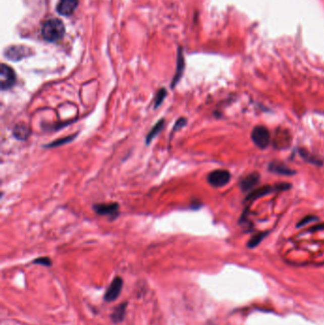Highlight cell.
<instances>
[{"label":"cell","mask_w":324,"mask_h":325,"mask_svg":"<svg viewBox=\"0 0 324 325\" xmlns=\"http://www.w3.org/2000/svg\"><path fill=\"white\" fill-rule=\"evenodd\" d=\"M65 34V26L60 19H50L43 25L42 35L49 42L60 40Z\"/></svg>","instance_id":"obj_1"},{"label":"cell","mask_w":324,"mask_h":325,"mask_svg":"<svg viewBox=\"0 0 324 325\" xmlns=\"http://www.w3.org/2000/svg\"><path fill=\"white\" fill-rule=\"evenodd\" d=\"M270 132L264 126H257L252 130L253 143L260 149H265L270 145Z\"/></svg>","instance_id":"obj_2"},{"label":"cell","mask_w":324,"mask_h":325,"mask_svg":"<svg viewBox=\"0 0 324 325\" xmlns=\"http://www.w3.org/2000/svg\"><path fill=\"white\" fill-rule=\"evenodd\" d=\"M17 75L15 71L6 64H2L0 69V87L1 90H7L15 86Z\"/></svg>","instance_id":"obj_3"},{"label":"cell","mask_w":324,"mask_h":325,"mask_svg":"<svg viewBox=\"0 0 324 325\" xmlns=\"http://www.w3.org/2000/svg\"><path fill=\"white\" fill-rule=\"evenodd\" d=\"M231 174L227 170H216L211 171L207 176L209 185L213 187H223L230 182Z\"/></svg>","instance_id":"obj_4"},{"label":"cell","mask_w":324,"mask_h":325,"mask_svg":"<svg viewBox=\"0 0 324 325\" xmlns=\"http://www.w3.org/2000/svg\"><path fill=\"white\" fill-rule=\"evenodd\" d=\"M93 210L100 216H106L114 220L119 214V204L117 203H97L93 205Z\"/></svg>","instance_id":"obj_5"},{"label":"cell","mask_w":324,"mask_h":325,"mask_svg":"<svg viewBox=\"0 0 324 325\" xmlns=\"http://www.w3.org/2000/svg\"><path fill=\"white\" fill-rule=\"evenodd\" d=\"M31 55V50L23 46H14L6 50L5 56L12 61H19L23 58L29 57Z\"/></svg>","instance_id":"obj_6"},{"label":"cell","mask_w":324,"mask_h":325,"mask_svg":"<svg viewBox=\"0 0 324 325\" xmlns=\"http://www.w3.org/2000/svg\"><path fill=\"white\" fill-rule=\"evenodd\" d=\"M123 286V280L120 277H116L113 281L112 285L107 288V291L105 292V300L109 302L114 301L119 297L122 291Z\"/></svg>","instance_id":"obj_7"},{"label":"cell","mask_w":324,"mask_h":325,"mask_svg":"<svg viewBox=\"0 0 324 325\" xmlns=\"http://www.w3.org/2000/svg\"><path fill=\"white\" fill-rule=\"evenodd\" d=\"M79 0H60L57 5V12L62 16H71L78 6Z\"/></svg>","instance_id":"obj_8"},{"label":"cell","mask_w":324,"mask_h":325,"mask_svg":"<svg viewBox=\"0 0 324 325\" xmlns=\"http://www.w3.org/2000/svg\"><path fill=\"white\" fill-rule=\"evenodd\" d=\"M274 191H279L278 188V185H276L274 187L272 186H264V187H259L255 190H253L251 193H249V195L245 198L246 202H251V201H255L257 199H259L260 197L268 195Z\"/></svg>","instance_id":"obj_9"},{"label":"cell","mask_w":324,"mask_h":325,"mask_svg":"<svg viewBox=\"0 0 324 325\" xmlns=\"http://www.w3.org/2000/svg\"><path fill=\"white\" fill-rule=\"evenodd\" d=\"M259 181V174L257 172L251 173L244 178L241 180L240 182V187L243 190V192H247L250 189H252L255 186L258 185Z\"/></svg>","instance_id":"obj_10"},{"label":"cell","mask_w":324,"mask_h":325,"mask_svg":"<svg viewBox=\"0 0 324 325\" xmlns=\"http://www.w3.org/2000/svg\"><path fill=\"white\" fill-rule=\"evenodd\" d=\"M268 171L279 175H285V176H291L296 173L294 170H291L286 165L278 162H270L268 166Z\"/></svg>","instance_id":"obj_11"},{"label":"cell","mask_w":324,"mask_h":325,"mask_svg":"<svg viewBox=\"0 0 324 325\" xmlns=\"http://www.w3.org/2000/svg\"><path fill=\"white\" fill-rule=\"evenodd\" d=\"M184 70H185L184 56H183V53L181 51H179L178 59H177V69H176V73H175V75H174L173 80L171 83V89H174V87H176V85L178 84L181 77L183 76Z\"/></svg>","instance_id":"obj_12"},{"label":"cell","mask_w":324,"mask_h":325,"mask_svg":"<svg viewBox=\"0 0 324 325\" xmlns=\"http://www.w3.org/2000/svg\"><path fill=\"white\" fill-rule=\"evenodd\" d=\"M13 133L16 138L23 141V140H27L29 138V136L31 134V130L26 124L21 123V124L16 125V127L14 128V130H13Z\"/></svg>","instance_id":"obj_13"},{"label":"cell","mask_w":324,"mask_h":325,"mask_svg":"<svg viewBox=\"0 0 324 325\" xmlns=\"http://www.w3.org/2000/svg\"><path fill=\"white\" fill-rule=\"evenodd\" d=\"M165 128V119H161L158 122L156 123L153 126V128L149 130V132L147 133L146 137V145H149L153 139L161 133V131L164 130Z\"/></svg>","instance_id":"obj_14"},{"label":"cell","mask_w":324,"mask_h":325,"mask_svg":"<svg viewBox=\"0 0 324 325\" xmlns=\"http://www.w3.org/2000/svg\"><path fill=\"white\" fill-rule=\"evenodd\" d=\"M300 154L302 157V159L304 161L309 162V164H313V165H316V166H322V161L319 158L311 154L308 150L304 149V148H300Z\"/></svg>","instance_id":"obj_15"},{"label":"cell","mask_w":324,"mask_h":325,"mask_svg":"<svg viewBox=\"0 0 324 325\" xmlns=\"http://www.w3.org/2000/svg\"><path fill=\"white\" fill-rule=\"evenodd\" d=\"M75 137H77V133L76 134H73V135H70V136H67V137H64V138L57 139L55 142H51L49 143L48 145H46V147L48 148H51V147H58L60 146H64L66 144H69L71 142H73V140L75 139Z\"/></svg>","instance_id":"obj_16"},{"label":"cell","mask_w":324,"mask_h":325,"mask_svg":"<svg viewBox=\"0 0 324 325\" xmlns=\"http://www.w3.org/2000/svg\"><path fill=\"white\" fill-rule=\"evenodd\" d=\"M167 94H168L167 93V90H166V89H164V88L161 89V90H158V92L156 93L155 98H154V109L155 110L158 109L159 106L162 105L165 98L167 97Z\"/></svg>","instance_id":"obj_17"},{"label":"cell","mask_w":324,"mask_h":325,"mask_svg":"<svg viewBox=\"0 0 324 325\" xmlns=\"http://www.w3.org/2000/svg\"><path fill=\"white\" fill-rule=\"evenodd\" d=\"M266 235H268V232H259L258 234L253 236L251 240L248 243V246L249 247H255L256 245H258L263 240V238Z\"/></svg>","instance_id":"obj_18"},{"label":"cell","mask_w":324,"mask_h":325,"mask_svg":"<svg viewBox=\"0 0 324 325\" xmlns=\"http://www.w3.org/2000/svg\"><path fill=\"white\" fill-rule=\"evenodd\" d=\"M187 123V118H185V117H181V118H179L178 120H177V121H176V123H175L174 127H173L172 133H174L175 131H178L179 130H181V129H183L184 127H186Z\"/></svg>","instance_id":"obj_19"},{"label":"cell","mask_w":324,"mask_h":325,"mask_svg":"<svg viewBox=\"0 0 324 325\" xmlns=\"http://www.w3.org/2000/svg\"><path fill=\"white\" fill-rule=\"evenodd\" d=\"M317 220L318 219L316 218V216H306L305 218H303V219L301 220L300 223H299L298 228L304 227V226H306L308 224H310L311 222H315V221H317Z\"/></svg>","instance_id":"obj_20"},{"label":"cell","mask_w":324,"mask_h":325,"mask_svg":"<svg viewBox=\"0 0 324 325\" xmlns=\"http://www.w3.org/2000/svg\"><path fill=\"white\" fill-rule=\"evenodd\" d=\"M33 262H34V263H39V264H43V265H46V266H49V265L51 264V261H50V260H49V258H45V257H43V258H39V259H37V260H34Z\"/></svg>","instance_id":"obj_21"}]
</instances>
